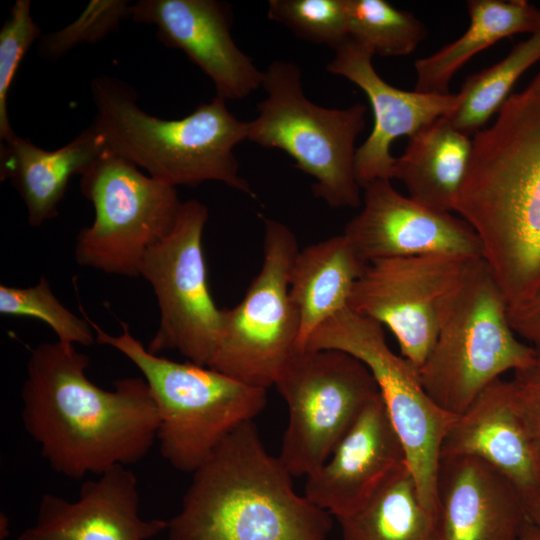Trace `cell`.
<instances>
[{
	"label": "cell",
	"instance_id": "obj_1",
	"mask_svg": "<svg viewBox=\"0 0 540 540\" xmlns=\"http://www.w3.org/2000/svg\"><path fill=\"white\" fill-rule=\"evenodd\" d=\"M90 359L74 345L45 342L31 350L21 389V418L58 474L80 480L136 464L155 441L159 417L144 378L113 382L87 376Z\"/></svg>",
	"mask_w": 540,
	"mask_h": 540
},
{
	"label": "cell",
	"instance_id": "obj_2",
	"mask_svg": "<svg viewBox=\"0 0 540 540\" xmlns=\"http://www.w3.org/2000/svg\"><path fill=\"white\" fill-rule=\"evenodd\" d=\"M455 212L481 244L508 310L540 289V94H511L475 133Z\"/></svg>",
	"mask_w": 540,
	"mask_h": 540
},
{
	"label": "cell",
	"instance_id": "obj_3",
	"mask_svg": "<svg viewBox=\"0 0 540 540\" xmlns=\"http://www.w3.org/2000/svg\"><path fill=\"white\" fill-rule=\"evenodd\" d=\"M253 421L231 431L192 473L168 540H327L332 515L295 492Z\"/></svg>",
	"mask_w": 540,
	"mask_h": 540
},
{
	"label": "cell",
	"instance_id": "obj_4",
	"mask_svg": "<svg viewBox=\"0 0 540 540\" xmlns=\"http://www.w3.org/2000/svg\"><path fill=\"white\" fill-rule=\"evenodd\" d=\"M96 115L91 124L105 146L171 186L218 181L253 195L239 174L234 147L248 140V121L237 119L216 96L181 119L144 112L135 91L119 79L100 76L91 83Z\"/></svg>",
	"mask_w": 540,
	"mask_h": 540
},
{
	"label": "cell",
	"instance_id": "obj_5",
	"mask_svg": "<svg viewBox=\"0 0 540 540\" xmlns=\"http://www.w3.org/2000/svg\"><path fill=\"white\" fill-rule=\"evenodd\" d=\"M534 355V346L512 330L507 303L479 257L443 297L435 342L417 372L431 400L459 416L489 384L524 369Z\"/></svg>",
	"mask_w": 540,
	"mask_h": 540
},
{
	"label": "cell",
	"instance_id": "obj_6",
	"mask_svg": "<svg viewBox=\"0 0 540 540\" xmlns=\"http://www.w3.org/2000/svg\"><path fill=\"white\" fill-rule=\"evenodd\" d=\"M82 314L96 342L121 352L142 373L158 412L160 453L174 469L192 474L231 431L264 410L266 389L210 367L151 353L127 323L121 322L122 331L114 336Z\"/></svg>",
	"mask_w": 540,
	"mask_h": 540
},
{
	"label": "cell",
	"instance_id": "obj_7",
	"mask_svg": "<svg viewBox=\"0 0 540 540\" xmlns=\"http://www.w3.org/2000/svg\"><path fill=\"white\" fill-rule=\"evenodd\" d=\"M266 98L248 121V140L277 148L315 180L313 192L334 208H356L362 199L355 173V141L365 128L366 106L325 108L304 94L301 69L276 60L264 71Z\"/></svg>",
	"mask_w": 540,
	"mask_h": 540
},
{
	"label": "cell",
	"instance_id": "obj_8",
	"mask_svg": "<svg viewBox=\"0 0 540 540\" xmlns=\"http://www.w3.org/2000/svg\"><path fill=\"white\" fill-rule=\"evenodd\" d=\"M80 177L95 218L76 237V262L107 274L139 277L148 250L177 221L182 202L176 187L143 174L107 148Z\"/></svg>",
	"mask_w": 540,
	"mask_h": 540
},
{
	"label": "cell",
	"instance_id": "obj_9",
	"mask_svg": "<svg viewBox=\"0 0 540 540\" xmlns=\"http://www.w3.org/2000/svg\"><path fill=\"white\" fill-rule=\"evenodd\" d=\"M321 349L348 353L370 370L402 442L420 499L425 508L437 516L440 449L457 416L445 412L431 400L416 368L389 348L383 326L349 307L317 328L302 350Z\"/></svg>",
	"mask_w": 540,
	"mask_h": 540
},
{
	"label": "cell",
	"instance_id": "obj_10",
	"mask_svg": "<svg viewBox=\"0 0 540 540\" xmlns=\"http://www.w3.org/2000/svg\"><path fill=\"white\" fill-rule=\"evenodd\" d=\"M264 225L262 266L243 299L222 309L221 335L208 367L267 390L297 349L299 316L289 281L299 249L288 226L273 219Z\"/></svg>",
	"mask_w": 540,
	"mask_h": 540
},
{
	"label": "cell",
	"instance_id": "obj_11",
	"mask_svg": "<svg viewBox=\"0 0 540 540\" xmlns=\"http://www.w3.org/2000/svg\"><path fill=\"white\" fill-rule=\"evenodd\" d=\"M274 386L288 406L279 459L308 476L330 456L364 407L380 394L367 366L339 350L295 351Z\"/></svg>",
	"mask_w": 540,
	"mask_h": 540
},
{
	"label": "cell",
	"instance_id": "obj_12",
	"mask_svg": "<svg viewBox=\"0 0 540 540\" xmlns=\"http://www.w3.org/2000/svg\"><path fill=\"white\" fill-rule=\"evenodd\" d=\"M207 220L203 203L183 202L172 231L148 250L140 273L151 284L160 310L159 327L147 349L154 354L177 351L206 367L222 326V309L211 296L202 249Z\"/></svg>",
	"mask_w": 540,
	"mask_h": 540
},
{
	"label": "cell",
	"instance_id": "obj_13",
	"mask_svg": "<svg viewBox=\"0 0 540 540\" xmlns=\"http://www.w3.org/2000/svg\"><path fill=\"white\" fill-rule=\"evenodd\" d=\"M475 258L479 257L428 254L368 262L348 307L387 326L402 356L418 370L435 342L443 297Z\"/></svg>",
	"mask_w": 540,
	"mask_h": 540
},
{
	"label": "cell",
	"instance_id": "obj_14",
	"mask_svg": "<svg viewBox=\"0 0 540 540\" xmlns=\"http://www.w3.org/2000/svg\"><path fill=\"white\" fill-rule=\"evenodd\" d=\"M363 190V207L343 234L365 263L428 254L481 257L480 241L462 218L402 195L389 179Z\"/></svg>",
	"mask_w": 540,
	"mask_h": 540
},
{
	"label": "cell",
	"instance_id": "obj_15",
	"mask_svg": "<svg viewBox=\"0 0 540 540\" xmlns=\"http://www.w3.org/2000/svg\"><path fill=\"white\" fill-rule=\"evenodd\" d=\"M130 18L155 25L157 38L182 50L213 82L218 97L241 100L263 83L264 72L235 44L228 4L215 0H139Z\"/></svg>",
	"mask_w": 540,
	"mask_h": 540
},
{
	"label": "cell",
	"instance_id": "obj_16",
	"mask_svg": "<svg viewBox=\"0 0 540 540\" xmlns=\"http://www.w3.org/2000/svg\"><path fill=\"white\" fill-rule=\"evenodd\" d=\"M374 55L348 38L335 49L327 65L332 74L357 85L373 110V129L356 149L355 173L361 188L378 179H392L396 158L390 149L400 136H412L435 120L448 116L459 104L458 94H432L398 89L383 80L372 65Z\"/></svg>",
	"mask_w": 540,
	"mask_h": 540
},
{
	"label": "cell",
	"instance_id": "obj_17",
	"mask_svg": "<svg viewBox=\"0 0 540 540\" xmlns=\"http://www.w3.org/2000/svg\"><path fill=\"white\" fill-rule=\"evenodd\" d=\"M136 475L116 466L85 481L76 500L44 493L35 522L15 540H148L168 520L143 519Z\"/></svg>",
	"mask_w": 540,
	"mask_h": 540
},
{
	"label": "cell",
	"instance_id": "obj_18",
	"mask_svg": "<svg viewBox=\"0 0 540 540\" xmlns=\"http://www.w3.org/2000/svg\"><path fill=\"white\" fill-rule=\"evenodd\" d=\"M406 455L379 394L360 412L328 459L306 476L304 495L337 519L360 509Z\"/></svg>",
	"mask_w": 540,
	"mask_h": 540
},
{
	"label": "cell",
	"instance_id": "obj_19",
	"mask_svg": "<svg viewBox=\"0 0 540 540\" xmlns=\"http://www.w3.org/2000/svg\"><path fill=\"white\" fill-rule=\"evenodd\" d=\"M436 540H519L529 521L519 491L471 456L440 457Z\"/></svg>",
	"mask_w": 540,
	"mask_h": 540
},
{
	"label": "cell",
	"instance_id": "obj_20",
	"mask_svg": "<svg viewBox=\"0 0 540 540\" xmlns=\"http://www.w3.org/2000/svg\"><path fill=\"white\" fill-rule=\"evenodd\" d=\"M448 456L482 460L523 499L540 490V460L512 380L496 379L455 418L440 449V457Z\"/></svg>",
	"mask_w": 540,
	"mask_h": 540
},
{
	"label": "cell",
	"instance_id": "obj_21",
	"mask_svg": "<svg viewBox=\"0 0 540 540\" xmlns=\"http://www.w3.org/2000/svg\"><path fill=\"white\" fill-rule=\"evenodd\" d=\"M106 149L90 125L72 141L48 151L15 136L1 144V180H10L24 201L28 222L39 227L58 215V205L73 175H82Z\"/></svg>",
	"mask_w": 540,
	"mask_h": 540
},
{
	"label": "cell",
	"instance_id": "obj_22",
	"mask_svg": "<svg viewBox=\"0 0 540 540\" xmlns=\"http://www.w3.org/2000/svg\"><path fill=\"white\" fill-rule=\"evenodd\" d=\"M365 263L344 234L298 251L290 272L289 293L299 316L297 349L314 331L348 307Z\"/></svg>",
	"mask_w": 540,
	"mask_h": 540
},
{
	"label": "cell",
	"instance_id": "obj_23",
	"mask_svg": "<svg viewBox=\"0 0 540 540\" xmlns=\"http://www.w3.org/2000/svg\"><path fill=\"white\" fill-rule=\"evenodd\" d=\"M471 154L470 136L441 117L409 137L405 152L396 158L392 178L399 179L418 203L455 211Z\"/></svg>",
	"mask_w": 540,
	"mask_h": 540
},
{
	"label": "cell",
	"instance_id": "obj_24",
	"mask_svg": "<svg viewBox=\"0 0 540 540\" xmlns=\"http://www.w3.org/2000/svg\"><path fill=\"white\" fill-rule=\"evenodd\" d=\"M467 9V30L432 55L416 60V91L447 94L452 77L474 55L501 39L540 29V9L525 0H470Z\"/></svg>",
	"mask_w": 540,
	"mask_h": 540
},
{
	"label": "cell",
	"instance_id": "obj_25",
	"mask_svg": "<svg viewBox=\"0 0 540 540\" xmlns=\"http://www.w3.org/2000/svg\"><path fill=\"white\" fill-rule=\"evenodd\" d=\"M337 520L343 540H436L437 517L423 505L407 462L360 509Z\"/></svg>",
	"mask_w": 540,
	"mask_h": 540
},
{
	"label": "cell",
	"instance_id": "obj_26",
	"mask_svg": "<svg viewBox=\"0 0 540 540\" xmlns=\"http://www.w3.org/2000/svg\"><path fill=\"white\" fill-rule=\"evenodd\" d=\"M539 60L540 29L493 66L470 75L457 93L458 106L446 118L461 132L474 135L499 111L519 77Z\"/></svg>",
	"mask_w": 540,
	"mask_h": 540
},
{
	"label": "cell",
	"instance_id": "obj_27",
	"mask_svg": "<svg viewBox=\"0 0 540 540\" xmlns=\"http://www.w3.org/2000/svg\"><path fill=\"white\" fill-rule=\"evenodd\" d=\"M345 3L349 38L373 55H408L426 37V28L419 19L385 0H345Z\"/></svg>",
	"mask_w": 540,
	"mask_h": 540
},
{
	"label": "cell",
	"instance_id": "obj_28",
	"mask_svg": "<svg viewBox=\"0 0 540 540\" xmlns=\"http://www.w3.org/2000/svg\"><path fill=\"white\" fill-rule=\"evenodd\" d=\"M0 313L6 316L34 318L46 323L64 344L91 346L95 332L84 317H77L52 292L42 276L30 287L0 286Z\"/></svg>",
	"mask_w": 540,
	"mask_h": 540
},
{
	"label": "cell",
	"instance_id": "obj_29",
	"mask_svg": "<svg viewBox=\"0 0 540 540\" xmlns=\"http://www.w3.org/2000/svg\"><path fill=\"white\" fill-rule=\"evenodd\" d=\"M267 15L298 37L334 49L349 38L345 0H270Z\"/></svg>",
	"mask_w": 540,
	"mask_h": 540
},
{
	"label": "cell",
	"instance_id": "obj_30",
	"mask_svg": "<svg viewBox=\"0 0 540 540\" xmlns=\"http://www.w3.org/2000/svg\"><path fill=\"white\" fill-rule=\"evenodd\" d=\"M130 6L126 0L90 1L68 26L41 36V55L48 60H57L80 44L104 39L119 27L121 20L130 17Z\"/></svg>",
	"mask_w": 540,
	"mask_h": 540
},
{
	"label": "cell",
	"instance_id": "obj_31",
	"mask_svg": "<svg viewBox=\"0 0 540 540\" xmlns=\"http://www.w3.org/2000/svg\"><path fill=\"white\" fill-rule=\"evenodd\" d=\"M40 27L31 16V2L17 0L0 30V138L13 139L7 112L8 92L16 72L31 45L40 37Z\"/></svg>",
	"mask_w": 540,
	"mask_h": 540
},
{
	"label": "cell",
	"instance_id": "obj_32",
	"mask_svg": "<svg viewBox=\"0 0 540 540\" xmlns=\"http://www.w3.org/2000/svg\"><path fill=\"white\" fill-rule=\"evenodd\" d=\"M534 348L533 361L524 369L515 371L512 382L540 460V343Z\"/></svg>",
	"mask_w": 540,
	"mask_h": 540
},
{
	"label": "cell",
	"instance_id": "obj_33",
	"mask_svg": "<svg viewBox=\"0 0 540 540\" xmlns=\"http://www.w3.org/2000/svg\"><path fill=\"white\" fill-rule=\"evenodd\" d=\"M512 330L532 343H540V289L526 304L508 310Z\"/></svg>",
	"mask_w": 540,
	"mask_h": 540
},
{
	"label": "cell",
	"instance_id": "obj_34",
	"mask_svg": "<svg viewBox=\"0 0 540 540\" xmlns=\"http://www.w3.org/2000/svg\"><path fill=\"white\" fill-rule=\"evenodd\" d=\"M524 503L529 520L540 528V490L524 499Z\"/></svg>",
	"mask_w": 540,
	"mask_h": 540
},
{
	"label": "cell",
	"instance_id": "obj_35",
	"mask_svg": "<svg viewBox=\"0 0 540 540\" xmlns=\"http://www.w3.org/2000/svg\"><path fill=\"white\" fill-rule=\"evenodd\" d=\"M519 540H540V528L529 520L524 526Z\"/></svg>",
	"mask_w": 540,
	"mask_h": 540
},
{
	"label": "cell",
	"instance_id": "obj_36",
	"mask_svg": "<svg viewBox=\"0 0 540 540\" xmlns=\"http://www.w3.org/2000/svg\"><path fill=\"white\" fill-rule=\"evenodd\" d=\"M527 89L534 93L540 94V72L535 77V79L531 82L530 86Z\"/></svg>",
	"mask_w": 540,
	"mask_h": 540
}]
</instances>
